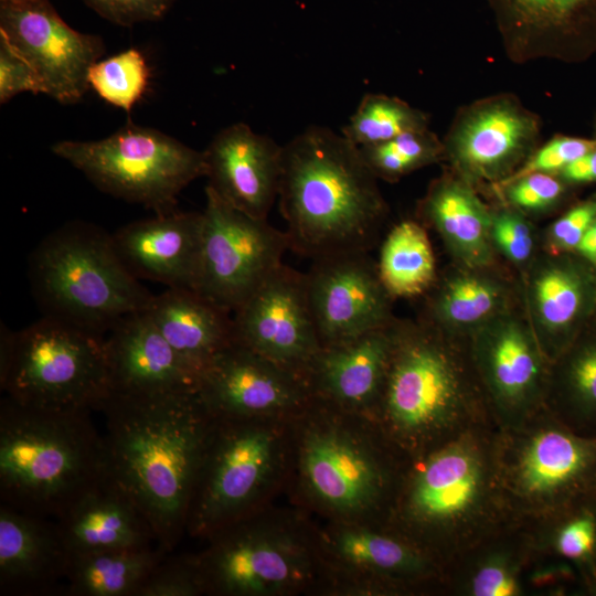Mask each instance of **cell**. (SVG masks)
I'll return each mask as SVG.
<instances>
[{
    "label": "cell",
    "mask_w": 596,
    "mask_h": 596,
    "mask_svg": "<svg viewBox=\"0 0 596 596\" xmlns=\"http://www.w3.org/2000/svg\"><path fill=\"white\" fill-rule=\"evenodd\" d=\"M492 425L470 428L406 458L389 510L390 530L441 567L511 521L498 479Z\"/></svg>",
    "instance_id": "2"
},
{
    "label": "cell",
    "mask_w": 596,
    "mask_h": 596,
    "mask_svg": "<svg viewBox=\"0 0 596 596\" xmlns=\"http://www.w3.org/2000/svg\"><path fill=\"white\" fill-rule=\"evenodd\" d=\"M150 68L142 52L130 47L95 62L88 72V84L103 100L130 111L145 96Z\"/></svg>",
    "instance_id": "39"
},
{
    "label": "cell",
    "mask_w": 596,
    "mask_h": 596,
    "mask_svg": "<svg viewBox=\"0 0 596 596\" xmlns=\"http://www.w3.org/2000/svg\"><path fill=\"white\" fill-rule=\"evenodd\" d=\"M206 592L198 556H164L151 572L139 596H194Z\"/></svg>",
    "instance_id": "42"
},
{
    "label": "cell",
    "mask_w": 596,
    "mask_h": 596,
    "mask_svg": "<svg viewBox=\"0 0 596 596\" xmlns=\"http://www.w3.org/2000/svg\"><path fill=\"white\" fill-rule=\"evenodd\" d=\"M244 521L212 534V546L198 555L206 592L268 595L306 578L308 564L297 544Z\"/></svg>",
    "instance_id": "19"
},
{
    "label": "cell",
    "mask_w": 596,
    "mask_h": 596,
    "mask_svg": "<svg viewBox=\"0 0 596 596\" xmlns=\"http://www.w3.org/2000/svg\"><path fill=\"white\" fill-rule=\"evenodd\" d=\"M490 237L496 253L524 270L538 253V234L529 216L509 205L491 209Z\"/></svg>",
    "instance_id": "40"
},
{
    "label": "cell",
    "mask_w": 596,
    "mask_h": 596,
    "mask_svg": "<svg viewBox=\"0 0 596 596\" xmlns=\"http://www.w3.org/2000/svg\"><path fill=\"white\" fill-rule=\"evenodd\" d=\"M234 342L306 379L321 349L306 276L284 263L233 312Z\"/></svg>",
    "instance_id": "15"
},
{
    "label": "cell",
    "mask_w": 596,
    "mask_h": 596,
    "mask_svg": "<svg viewBox=\"0 0 596 596\" xmlns=\"http://www.w3.org/2000/svg\"><path fill=\"white\" fill-rule=\"evenodd\" d=\"M395 459L345 432L319 428L306 437L301 462L307 485L322 503L354 513L390 510L405 462Z\"/></svg>",
    "instance_id": "16"
},
{
    "label": "cell",
    "mask_w": 596,
    "mask_h": 596,
    "mask_svg": "<svg viewBox=\"0 0 596 596\" xmlns=\"http://www.w3.org/2000/svg\"><path fill=\"white\" fill-rule=\"evenodd\" d=\"M258 421H219L198 469L185 531L207 536L248 514L273 468L276 439Z\"/></svg>",
    "instance_id": "10"
},
{
    "label": "cell",
    "mask_w": 596,
    "mask_h": 596,
    "mask_svg": "<svg viewBox=\"0 0 596 596\" xmlns=\"http://www.w3.org/2000/svg\"><path fill=\"white\" fill-rule=\"evenodd\" d=\"M51 149L98 190L155 214L175 210L182 190L205 174L203 151L131 121L103 139L62 140Z\"/></svg>",
    "instance_id": "8"
},
{
    "label": "cell",
    "mask_w": 596,
    "mask_h": 596,
    "mask_svg": "<svg viewBox=\"0 0 596 596\" xmlns=\"http://www.w3.org/2000/svg\"><path fill=\"white\" fill-rule=\"evenodd\" d=\"M421 317L439 330L468 339L479 328L520 302L519 288L494 265L454 264L424 295Z\"/></svg>",
    "instance_id": "28"
},
{
    "label": "cell",
    "mask_w": 596,
    "mask_h": 596,
    "mask_svg": "<svg viewBox=\"0 0 596 596\" xmlns=\"http://www.w3.org/2000/svg\"><path fill=\"white\" fill-rule=\"evenodd\" d=\"M108 333L110 394L198 391L200 375L169 344L146 310L126 316Z\"/></svg>",
    "instance_id": "24"
},
{
    "label": "cell",
    "mask_w": 596,
    "mask_h": 596,
    "mask_svg": "<svg viewBox=\"0 0 596 596\" xmlns=\"http://www.w3.org/2000/svg\"><path fill=\"white\" fill-rule=\"evenodd\" d=\"M574 253L538 251L520 273V305L550 362L596 313V267Z\"/></svg>",
    "instance_id": "17"
},
{
    "label": "cell",
    "mask_w": 596,
    "mask_h": 596,
    "mask_svg": "<svg viewBox=\"0 0 596 596\" xmlns=\"http://www.w3.org/2000/svg\"><path fill=\"white\" fill-rule=\"evenodd\" d=\"M89 412L1 400V504L56 520L108 475L104 436Z\"/></svg>",
    "instance_id": "5"
},
{
    "label": "cell",
    "mask_w": 596,
    "mask_h": 596,
    "mask_svg": "<svg viewBox=\"0 0 596 596\" xmlns=\"http://www.w3.org/2000/svg\"><path fill=\"white\" fill-rule=\"evenodd\" d=\"M195 289L232 315L283 264L285 231L247 215L205 188Z\"/></svg>",
    "instance_id": "11"
},
{
    "label": "cell",
    "mask_w": 596,
    "mask_h": 596,
    "mask_svg": "<svg viewBox=\"0 0 596 596\" xmlns=\"http://www.w3.org/2000/svg\"><path fill=\"white\" fill-rule=\"evenodd\" d=\"M99 17L121 26L156 22L166 17L175 0H82Z\"/></svg>",
    "instance_id": "45"
},
{
    "label": "cell",
    "mask_w": 596,
    "mask_h": 596,
    "mask_svg": "<svg viewBox=\"0 0 596 596\" xmlns=\"http://www.w3.org/2000/svg\"><path fill=\"white\" fill-rule=\"evenodd\" d=\"M416 212L419 222L438 234L454 263L469 267L496 264L491 207L449 168L429 183Z\"/></svg>",
    "instance_id": "30"
},
{
    "label": "cell",
    "mask_w": 596,
    "mask_h": 596,
    "mask_svg": "<svg viewBox=\"0 0 596 596\" xmlns=\"http://www.w3.org/2000/svg\"><path fill=\"white\" fill-rule=\"evenodd\" d=\"M359 149L377 180L387 182H396L417 169L440 162L444 155L443 140L429 128Z\"/></svg>",
    "instance_id": "38"
},
{
    "label": "cell",
    "mask_w": 596,
    "mask_h": 596,
    "mask_svg": "<svg viewBox=\"0 0 596 596\" xmlns=\"http://www.w3.org/2000/svg\"><path fill=\"white\" fill-rule=\"evenodd\" d=\"M175 352L201 376L234 342L233 315L196 290L168 288L146 310Z\"/></svg>",
    "instance_id": "31"
},
{
    "label": "cell",
    "mask_w": 596,
    "mask_h": 596,
    "mask_svg": "<svg viewBox=\"0 0 596 596\" xmlns=\"http://www.w3.org/2000/svg\"><path fill=\"white\" fill-rule=\"evenodd\" d=\"M524 524L535 552L570 565L585 596H596V496Z\"/></svg>",
    "instance_id": "34"
},
{
    "label": "cell",
    "mask_w": 596,
    "mask_h": 596,
    "mask_svg": "<svg viewBox=\"0 0 596 596\" xmlns=\"http://www.w3.org/2000/svg\"><path fill=\"white\" fill-rule=\"evenodd\" d=\"M386 440L413 457L478 426L492 425L468 339L424 319H397L376 404Z\"/></svg>",
    "instance_id": "4"
},
{
    "label": "cell",
    "mask_w": 596,
    "mask_h": 596,
    "mask_svg": "<svg viewBox=\"0 0 596 596\" xmlns=\"http://www.w3.org/2000/svg\"><path fill=\"white\" fill-rule=\"evenodd\" d=\"M28 277L44 317L103 337L155 296L125 268L111 234L84 221L47 234L30 254Z\"/></svg>",
    "instance_id": "6"
},
{
    "label": "cell",
    "mask_w": 596,
    "mask_h": 596,
    "mask_svg": "<svg viewBox=\"0 0 596 596\" xmlns=\"http://www.w3.org/2000/svg\"><path fill=\"white\" fill-rule=\"evenodd\" d=\"M203 213L178 209L130 222L111 234L125 268L138 280L195 289Z\"/></svg>",
    "instance_id": "23"
},
{
    "label": "cell",
    "mask_w": 596,
    "mask_h": 596,
    "mask_svg": "<svg viewBox=\"0 0 596 596\" xmlns=\"http://www.w3.org/2000/svg\"><path fill=\"white\" fill-rule=\"evenodd\" d=\"M169 552L158 544L72 557L65 594L139 596L145 582Z\"/></svg>",
    "instance_id": "35"
},
{
    "label": "cell",
    "mask_w": 596,
    "mask_h": 596,
    "mask_svg": "<svg viewBox=\"0 0 596 596\" xmlns=\"http://www.w3.org/2000/svg\"><path fill=\"white\" fill-rule=\"evenodd\" d=\"M198 394L219 421H258L307 403V380L233 342L202 372Z\"/></svg>",
    "instance_id": "21"
},
{
    "label": "cell",
    "mask_w": 596,
    "mask_h": 596,
    "mask_svg": "<svg viewBox=\"0 0 596 596\" xmlns=\"http://www.w3.org/2000/svg\"><path fill=\"white\" fill-rule=\"evenodd\" d=\"M203 157L206 188L234 209L267 220L278 199L283 146L236 123L213 137Z\"/></svg>",
    "instance_id": "22"
},
{
    "label": "cell",
    "mask_w": 596,
    "mask_h": 596,
    "mask_svg": "<svg viewBox=\"0 0 596 596\" xmlns=\"http://www.w3.org/2000/svg\"><path fill=\"white\" fill-rule=\"evenodd\" d=\"M595 147L596 137L554 136L544 145L536 147L525 162L502 182L535 172L558 174Z\"/></svg>",
    "instance_id": "43"
},
{
    "label": "cell",
    "mask_w": 596,
    "mask_h": 596,
    "mask_svg": "<svg viewBox=\"0 0 596 596\" xmlns=\"http://www.w3.org/2000/svg\"><path fill=\"white\" fill-rule=\"evenodd\" d=\"M22 93L46 95L32 64L0 34V104H7Z\"/></svg>",
    "instance_id": "44"
},
{
    "label": "cell",
    "mask_w": 596,
    "mask_h": 596,
    "mask_svg": "<svg viewBox=\"0 0 596 596\" xmlns=\"http://www.w3.org/2000/svg\"><path fill=\"white\" fill-rule=\"evenodd\" d=\"M396 320L350 340L321 347L306 375L310 391L339 405L376 407L391 360Z\"/></svg>",
    "instance_id": "29"
},
{
    "label": "cell",
    "mask_w": 596,
    "mask_h": 596,
    "mask_svg": "<svg viewBox=\"0 0 596 596\" xmlns=\"http://www.w3.org/2000/svg\"><path fill=\"white\" fill-rule=\"evenodd\" d=\"M545 409L575 433L596 438V329L586 327L551 362Z\"/></svg>",
    "instance_id": "33"
},
{
    "label": "cell",
    "mask_w": 596,
    "mask_h": 596,
    "mask_svg": "<svg viewBox=\"0 0 596 596\" xmlns=\"http://www.w3.org/2000/svg\"><path fill=\"white\" fill-rule=\"evenodd\" d=\"M334 550L349 564L382 578L394 592L416 587L443 592L440 565L417 545L390 529L341 530L334 539Z\"/></svg>",
    "instance_id": "32"
},
{
    "label": "cell",
    "mask_w": 596,
    "mask_h": 596,
    "mask_svg": "<svg viewBox=\"0 0 596 596\" xmlns=\"http://www.w3.org/2000/svg\"><path fill=\"white\" fill-rule=\"evenodd\" d=\"M0 34L32 64L46 95L62 104L88 92L89 68L105 53L99 35L70 26L50 0H0Z\"/></svg>",
    "instance_id": "14"
},
{
    "label": "cell",
    "mask_w": 596,
    "mask_h": 596,
    "mask_svg": "<svg viewBox=\"0 0 596 596\" xmlns=\"http://www.w3.org/2000/svg\"><path fill=\"white\" fill-rule=\"evenodd\" d=\"M487 1L513 63H581L596 54V0Z\"/></svg>",
    "instance_id": "20"
},
{
    "label": "cell",
    "mask_w": 596,
    "mask_h": 596,
    "mask_svg": "<svg viewBox=\"0 0 596 596\" xmlns=\"http://www.w3.org/2000/svg\"><path fill=\"white\" fill-rule=\"evenodd\" d=\"M7 396L52 409H100L110 394L105 337L42 317L15 331Z\"/></svg>",
    "instance_id": "9"
},
{
    "label": "cell",
    "mask_w": 596,
    "mask_h": 596,
    "mask_svg": "<svg viewBox=\"0 0 596 596\" xmlns=\"http://www.w3.org/2000/svg\"><path fill=\"white\" fill-rule=\"evenodd\" d=\"M278 201L290 249L311 260L370 252L389 214L359 147L322 126L283 146Z\"/></svg>",
    "instance_id": "3"
},
{
    "label": "cell",
    "mask_w": 596,
    "mask_h": 596,
    "mask_svg": "<svg viewBox=\"0 0 596 596\" xmlns=\"http://www.w3.org/2000/svg\"><path fill=\"white\" fill-rule=\"evenodd\" d=\"M575 253L596 267V220L585 232Z\"/></svg>",
    "instance_id": "48"
},
{
    "label": "cell",
    "mask_w": 596,
    "mask_h": 596,
    "mask_svg": "<svg viewBox=\"0 0 596 596\" xmlns=\"http://www.w3.org/2000/svg\"><path fill=\"white\" fill-rule=\"evenodd\" d=\"M566 183H586L596 181V147L557 174Z\"/></svg>",
    "instance_id": "47"
},
{
    "label": "cell",
    "mask_w": 596,
    "mask_h": 596,
    "mask_svg": "<svg viewBox=\"0 0 596 596\" xmlns=\"http://www.w3.org/2000/svg\"><path fill=\"white\" fill-rule=\"evenodd\" d=\"M104 443L108 476L130 497L169 553L187 526L188 505L217 419L195 392L109 394Z\"/></svg>",
    "instance_id": "1"
},
{
    "label": "cell",
    "mask_w": 596,
    "mask_h": 596,
    "mask_svg": "<svg viewBox=\"0 0 596 596\" xmlns=\"http://www.w3.org/2000/svg\"><path fill=\"white\" fill-rule=\"evenodd\" d=\"M566 184L557 174L535 172L491 189L502 204L529 216L554 209L565 195Z\"/></svg>",
    "instance_id": "41"
},
{
    "label": "cell",
    "mask_w": 596,
    "mask_h": 596,
    "mask_svg": "<svg viewBox=\"0 0 596 596\" xmlns=\"http://www.w3.org/2000/svg\"><path fill=\"white\" fill-rule=\"evenodd\" d=\"M540 117L513 94L477 99L455 115L443 140V161L476 189L511 177L538 147Z\"/></svg>",
    "instance_id": "13"
},
{
    "label": "cell",
    "mask_w": 596,
    "mask_h": 596,
    "mask_svg": "<svg viewBox=\"0 0 596 596\" xmlns=\"http://www.w3.org/2000/svg\"><path fill=\"white\" fill-rule=\"evenodd\" d=\"M306 276L310 309L322 347L386 327L393 297L384 287L369 252L312 260Z\"/></svg>",
    "instance_id": "18"
},
{
    "label": "cell",
    "mask_w": 596,
    "mask_h": 596,
    "mask_svg": "<svg viewBox=\"0 0 596 596\" xmlns=\"http://www.w3.org/2000/svg\"><path fill=\"white\" fill-rule=\"evenodd\" d=\"M533 543L528 526L511 520L443 567V592L455 596H526Z\"/></svg>",
    "instance_id": "27"
},
{
    "label": "cell",
    "mask_w": 596,
    "mask_h": 596,
    "mask_svg": "<svg viewBox=\"0 0 596 596\" xmlns=\"http://www.w3.org/2000/svg\"><path fill=\"white\" fill-rule=\"evenodd\" d=\"M55 522L70 560L158 544L148 520L108 475L86 490Z\"/></svg>",
    "instance_id": "25"
},
{
    "label": "cell",
    "mask_w": 596,
    "mask_h": 596,
    "mask_svg": "<svg viewBox=\"0 0 596 596\" xmlns=\"http://www.w3.org/2000/svg\"><path fill=\"white\" fill-rule=\"evenodd\" d=\"M70 557L55 520L0 503V592L50 594L66 579Z\"/></svg>",
    "instance_id": "26"
},
{
    "label": "cell",
    "mask_w": 596,
    "mask_h": 596,
    "mask_svg": "<svg viewBox=\"0 0 596 596\" xmlns=\"http://www.w3.org/2000/svg\"><path fill=\"white\" fill-rule=\"evenodd\" d=\"M428 115L385 94H365L341 134L356 147L380 143L408 131L428 128Z\"/></svg>",
    "instance_id": "37"
},
{
    "label": "cell",
    "mask_w": 596,
    "mask_h": 596,
    "mask_svg": "<svg viewBox=\"0 0 596 596\" xmlns=\"http://www.w3.org/2000/svg\"><path fill=\"white\" fill-rule=\"evenodd\" d=\"M595 220L596 199L573 206L549 226L543 236V249L575 252L585 232Z\"/></svg>",
    "instance_id": "46"
},
{
    "label": "cell",
    "mask_w": 596,
    "mask_h": 596,
    "mask_svg": "<svg viewBox=\"0 0 596 596\" xmlns=\"http://www.w3.org/2000/svg\"><path fill=\"white\" fill-rule=\"evenodd\" d=\"M498 479L509 515L532 522L596 496V438L545 408L497 432Z\"/></svg>",
    "instance_id": "7"
},
{
    "label": "cell",
    "mask_w": 596,
    "mask_h": 596,
    "mask_svg": "<svg viewBox=\"0 0 596 596\" xmlns=\"http://www.w3.org/2000/svg\"><path fill=\"white\" fill-rule=\"evenodd\" d=\"M468 342L499 429L519 426L545 408L551 362L520 302L475 331Z\"/></svg>",
    "instance_id": "12"
},
{
    "label": "cell",
    "mask_w": 596,
    "mask_h": 596,
    "mask_svg": "<svg viewBox=\"0 0 596 596\" xmlns=\"http://www.w3.org/2000/svg\"><path fill=\"white\" fill-rule=\"evenodd\" d=\"M376 266L393 298L424 296L438 276L425 225L415 220L395 224L381 244Z\"/></svg>",
    "instance_id": "36"
}]
</instances>
